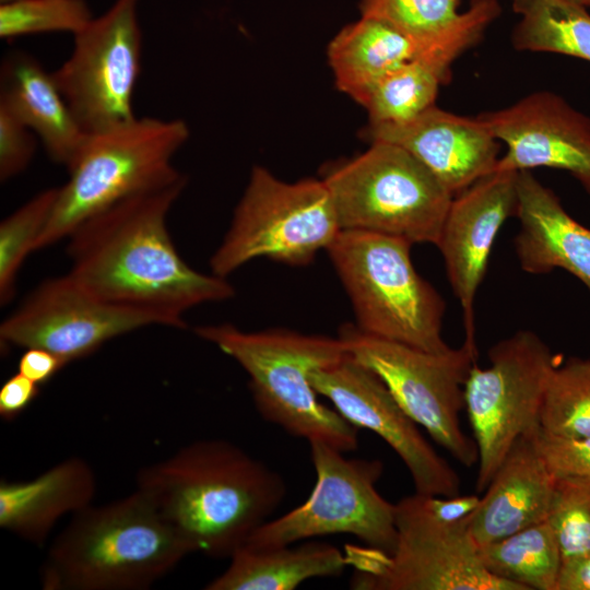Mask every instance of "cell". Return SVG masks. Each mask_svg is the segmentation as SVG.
<instances>
[{
    "label": "cell",
    "mask_w": 590,
    "mask_h": 590,
    "mask_svg": "<svg viewBox=\"0 0 590 590\" xmlns=\"http://www.w3.org/2000/svg\"><path fill=\"white\" fill-rule=\"evenodd\" d=\"M186 184L182 176L83 221L67 238L68 273L96 297L179 329L190 308L233 297L226 278L191 268L170 238L167 215Z\"/></svg>",
    "instance_id": "1"
},
{
    "label": "cell",
    "mask_w": 590,
    "mask_h": 590,
    "mask_svg": "<svg viewBox=\"0 0 590 590\" xmlns=\"http://www.w3.org/2000/svg\"><path fill=\"white\" fill-rule=\"evenodd\" d=\"M142 492L190 553L229 558L283 503V476L241 447L201 439L143 468Z\"/></svg>",
    "instance_id": "2"
},
{
    "label": "cell",
    "mask_w": 590,
    "mask_h": 590,
    "mask_svg": "<svg viewBox=\"0 0 590 590\" xmlns=\"http://www.w3.org/2000/svg\"><path fill=\"white\" fill-rule=\"evenodd\" d=\"M190 554L139 489L72 515L40 570L45 590H143Z\"/></svg>",
    "instance_id": "3"
},
{
    "label": "cell",
    "mask_w": 590,
    "mask_h": 590,
    "mask_svg": "<svg viewBox=\"0 0 590 590\" xmlns=\"http://www.w3.org/2000/svg\"><path fill=\"white\" fill-rule=\"evenodd\" d=\"M194 331L247 373L255 406L264 421L308 442L321 440L342 452L357 449L358 428L334 408L322 404L310 382L314 370L347 355L339 337L287 329L247 332L231 323L202 326Z\"/></svg>",
    "instance_id": "4"
},
{
    "label": "cell",
    "mask_w": 590,
    "mask_h": 590,
    "mask_svg": "<svg viewBox=\"0 0 590 590\" xmlns=\"http://www.w3.org/2000/svg\"><path fill=\"white\" fill-rule=\"evenodd\" d=\"M189 134L184 120L155 117H135L87 133L68 168V181L58 187L35 251L68 238L83 221L113 204L181 178L173 158Z\"/></svg>",
    "instance_id": "5"
},
{
    "label": "cell",
    "mask_w": 590,
    "mask_h": 590,
    "mask_svg": "<svg viewBox=\"0 0 590 590\" xmlns=\"http://www.w3.org/2000/svg\"><path fill=\"white\" fill-rule=\"evenodd\" d=\"M411 246L399 237L344 229L326 251L361 331L442 353L450 349L441 335L446 304L415 270Z\"/></svg>",
    "instance_id": "6"
},
{
    "label": "cell",
    "mask_w": 590,
    "mask_h": 590,
    "mask_svg": "<svg viewBox=\"0 0 590 590\" xmlns=\"http://www.w3.org/2000/svg\"><path fill=\"white\" fill-rule=\"evenodd\" d=\"M370 143L364 153L323 172L341 231L437 245L453 196L404 149Z\"/></svg>",
    "instance_id": "7"
},
{
    "label": "cell",
    "mask_w": 590,
    "mask_h": 590,
    "mask_svg": "<svg viewBox=\"0 0 590 590\" xmlns=\"http://www.w3.org/2000/svg\"><path fill=\"white\" fill-rule=\"evenodd\" d=\"M396 505L397 540L390 553L346 545L356 590H523L491 574L465 519L446 521L415 493Z\"/></svg>",
    "instance_id": "8"
},
{
    "label": "cell",
    "mask_w": 590,
    "mask_h": 590,
    "mask_svg": "<svg viewBox=\"0 0 590 590\" xmlns=\"http://www.w3.org/2000/svg\"><path fill=\"white\" fill-rule=\"evenodd\" d=\"M340 231L322 179L285 182L255 166L229 228L211 257V270L226 278L256 258L305 266L319 250H327Z\"/></svg>",
    "instance_id": "9"
},
{
    "label": "cell",
    "mask_w": 590,
    "mask_h": 590,
    "mask_svg": "<svg viewBox=\"0 0 590 590\" xmlns=\"http://www.w3.org/2000/svg\"><path fill=\"white\" fill-rule=\"evenodd\" d=\"M347 353L374 371L402 409L464 467L479 461L473 437L460 426L464 385L476 364V343L433 353L380 339L345 323L339 333Z\"/></svg>",
    "instance_id": "10"
},
{
    "label": "cell",
    "mask_w": 590,
    "mask_h": 590,
    "mask_svg": "<svg viewBox=\"0 0 590 590\" xmlns=\"http://www.w3.org/2000/svg\"><path fill=\"white\" fill-rule=\"evenodd\" d=\"M489 366L475 364L464 385V409L477 447L476 491L524 434L540 426V413L556 355L533 331L519 330L488 350Z\"/></svg>",
    "instance_id": "11"
},
{
    "label": "cell",
    "mask_w": 590,
    "mask_h": 590,
    "mask_svg": "<svg viewBox=\"0 0 590 590\" xmlns=\"http://www.w3.org/2000/svg\"><path fill=\"white\" fill-rule=\"evenodd\" d=\"M309 447L316 471L310 495L302 505L263 523L245 545L272 547L343 533L390 553L397 540L396 505L376 488L384 463L345 458L321 440L310 441Z\"/></svg>",
    "instance_id": "12"
},
{
    "label": "cell",
    "mask_w": 590,
    "mask_h": 590,
    "mask_svg": "<svg viewBox=\"0 0 590 590\" xmlns=\"http://www.w3.org/2000/svg\"><path fill=\"white\" fill-rule=\"evenodd\" d=\"M140 0H115L79 33L52 76L80 127L101 132L137 116L132 96L141 69Z\"/></svg>",
    "instance_id": "13"
},
{
    "label": "cell",
    "mask_w": 590,
    "mask_h": 590,
    "mask_svg": "<svg viewBox=\"0 0 590 590\" xmlns=\"http://www.w3.org/2000/svg\"><path fill=\"white\" fill-rule=\"evenodd\" d=\"M148 326H164L157 316L105 302L69 273L36 286L0 326L1 343L40 347L69 364L107 341Z\"/></svg>",
    "instance_id": "14"
},
{
    "label": "cell",
    "mask_w": 590,
    "mask_h": 590,
    "mask_svg": "<svg viewBox=\"0 0 590 590\" xmlns=\"http://www.w3.org/2000/svg\"><path fill=\"white\" fill-rule=\"evenodd\" d=\"M310 382L347 422L374 432L394 450L411 474L415 493L444 497L460 494L461 482L455 469L369 368L347 353L341 361L314 370Z\"/></svg>",
    "instance_id": "15"
},
{
    "label": "cell",
    "mask_w": 590,
    "mask_h": 590,
    "mask_svg": "<svg viewBox=\"0 0 590 590\" xmlns=\"http://www.w3.org/2000/svg\"><path fill=\"white\" fill-rule=\"evenodd\" d=\"M479 116L507 146L495 170H566L590 194V118L562 96L536 91Z\"/></svg>",
    "instance_id": "16"
},
{
    "label": "cell",
    "mask_w": 590,
    "mask_h": 590,
    "mask_svg": "<svg viewBox=\"0 0 590 590\" xmlns=\"http://www.w3.org/2000/svg\"><path fill=\"white\" fill-rule=\"evenodd\" d=\"M517 176L514 170H494L455 196L436 245L462 309L465 340L472 342L474 299L492 247L504 222L516 215Z\"/></svg>",
    "instance_id": "17"
},
{
    "label": "cell",
    "mask_w": 590,
    "mask_h": 590,
    "mask_svg": "<svg viewBox=\"0 0 590 590\" xmlns=\"http://www.w3.org/2000/svg\"><path fill=\"white\" fill-rule=\"evenodd\" d=\"M364 135L411 153L453 197L494 172L500 157V142L480 116H460L436 105L402 123H369Z\"/></svg>",
    "instance_id": "18"
},
{
    "label": "cell",
    "mask_w": 590,
    "mask_h": 590,
    "mask_svg": "<svg viewBox=\"0 0 590 590\" xmlns=\"http://www.w3.org/2000/svg\"><path fill=\"white\" fill-rule=\"evenodd\" d=\"M538 428L514 444L467 518L479 546L546 521L556 479L538 447Z\"/></svg>",
    "instance_id": "19"
},
{
    "label": "cell",
    "mask_w": 590,
    "mask_h": 590,
    "mask_svg": "<svg viewBox=\"0 0 590 590\" xmlns=\"http://www.w3.org/2000/svg\"><path fill=\"white\" fill-rule=\"evenodd\" d=\"M517 196L520 229L515 250L521 269L544 274L559 268L579 279L590 292V229L574 220L558 197L531 170L518 172Z\"/></svg>",
    "instance_id": "20"
},
{
    "label": "cell",
    "mask_w": 590,
    "mask_h": 590,
    "mask_svg": "<svg viewBox=\"0 0 590 590\" xmlns=\"http://www.w3.org/2000/svg\"><path fill=\"white\" fill-rule=\"evenodd\" d=\"M0 107L40 139L51 161L67 169L76 158L87 133L78 123L52 72L24 51L8 55L1 66Z\"/></svg>",
    "instance_id": "21"
},
{
    "label": "cell",
    "mask_w": 590,
    "mask_h": 590,
    "mask_svg": "<svg viewBox=\"0 0 590 590\" xmlns=\"http://www.w3.org/2000/svg\"><path fill=\"white\" fill-rule=\"evenodd\" d=\"M96 479L81 458H69L27 481L0 482V527L42 545L66 515L91 505Z\"/></svg>",
    "instance_id": "22"
},
{
    "label": "cell",
    "mask_w": 590,
    "mask_h": 590,
    "mask_svg": "<svg viewBox=\"0 0 590 590\" xmlns=\"http://www.w3.org/2000/svg\"><path fill=\"white\" fill-rule=\"evenodd\" d=\"M477 22H467L432 47L384 76L368 93L364 106L370 125L409 121L435 105L439 87L453 62L483 36Z\"/></svg>",
    "instance_id": "23"
},
{
    "label": "cell",
    "mask_w": 590,
    "mask_h": 590,
    "mask_svg": "<svg viewBox=\"0 0 590 590\" xmlns=\"http://www.w3.org/2000/svg\"><path fill=\"white\" fill-rule=\"evenodd\" d=\"M208 590H294L311 578L339 577L347 567L338 547L315 541L297 546L243 545Z\"/></svg>",
    "instance_id": "24"
},
{
    "label": "cell",
    "mask_w": 590,
    "mask_h": 590,
    "mask_svg": "<svg viewBox=\"0 0 590 590\" xmlns=\"http://www.w3.org/2000/svg\"><path fill=\"white\" fill-rule=\"evenodd\" d=\"M421 49L389 23L362 16L331 40L328 57L338 88L363 105L370 90Z\"/></svg>",
    "instance_id": "25"
},
{
    "label": "cell",
    "mask_w": 590,
    "mask_h": 590,
    "mask_svg": "<svg viewBox=\"0 0 590 590\" xmlns=\"http://www.w3.org/2000/svg\"><path fill=\"white\" fill-rule=\"evenodd\" d=\"M519 15L516 50L560 54L590 61V14L570 0H512Z\"/></svg>",
    "instance_id": "26"
},
{
    "label": "cell",
    "mask_w": 590,
    "mask_h": 590,
    "mask_svg": "<svg viewBox=\"0 0 590 590\" xmlns=\"http://www.w3.org/2000/svg\"><path fill=\"white\" fill-rule=\"evenodd\" d=\"M479 551L483 565L494 576L523 590H555L562 555L547 521L480 545Z\"/></svg>",
    "instance_id": "27"
},
{
    "label": "cell",
    "mask_w": 590,
    "mask_h": 590,
    "mask_svg": "<svg viewBox=\"0 0 590 590\" xmlns=\"http://www.w3.org/2000/svg\"><path fill=\"white\" fill-rule=\"evenodd\" d=\"M540 427L564 438L590 437V359L571 357L553 370Z\"/></svg>",
    "instance_id": "28"
},
{
    "label": "cell",
    "mask_w": 590,
    "mask_h": 590,
    "mask_svg": "<svg viewBox=\"0 0 590 590\" xmlns=\"http://www.w3.org/2000/svg\"><path fill=\"white\" fill-rule=\"evenodd\" d=\"M58 188L45 189L0 223V304L15 295L19 271L44 232L55 206Z\"/></svg>",
    "instance_id": "29"
},
{
    "label": "cell",
    "mask_w": 590,
    "mask_h": 590,
    "mask_svg": "<svg viewBox=\"0 0 590 590\" xmlns=\"http://www.w3.org/2000/svg\"><path fill=\"white\" fill-rule=\"evenodd\" d=\"M461 0H361L362 16L385 21L421 49L432 47L464 17Z\"/></svg>",
    "instance_id": "30"
},
{
    "label": "cell",
    "mask_w": 590,
    "mask_h": 590,
    "mask_svg": "<svg viewBox=\"0 0 590 590\" xmlns=\"http://www.w3.org/2000/svg\"><path fill=\"white\" fill-rule=\"evenodd\" d=\"M94 17L85 0H4L0 4V37L67 32L75 35Z\"/></svg>",
    "instance_id": "31"
},
{
    "label": "cell",
    "mask_w": 590,
    "mask_h": 590,
    "mask_svg": "<svg viewBox=\"0 0 590 590\" xmlns=\"http://www.w3.org/2000/svg\"><path fill=\"white\" fill-rule=\"evenodd\" d=\"M546 521L562 559L590 553V483L556 479Z\"/></svg>",
    "instance_id": "32"
},
{
    "label": "cell",
    "mask_w": 590,
    "mask_h": 590,
    "mask_svg": "<svg viewBox=\"0 0 590 590\" xmlns=\"http://www.w3.org/2000/svg\"><path fill=\"white\" fill-rule=\"evenodd\" d=\"M535 439L555 479L590 483V437L564 438L539 427Z\"/></svg>",
    "instance_id": "33"
},
{
    "label": "cell",
    "mask_w": 590,
    "mask_h": 590,
    "mask_svg": "<svg viewBox=\"0 0 590 590\" xmlns=\"http://www.w3.org/2000/svg\"><path fill=\"white\" fill-rule=\"evenodd\" d=\"M36 151V134L7 109L0 107V180L27 168Z\"/></svg>",
    "instance_id": "34"
},
{
    "label": "cell",
    "mask_w": 590,
    "mask_h": 590,
    "mask_svg": "<svg viewBox=\"0 0 590 590\" xmlns=\"http://www.w3.org/2000/svg\"><path fill=\"white\" fill-rule=\"evenodd\" d=\"M39 385L21 373L10 376L0 388V416L13 421L37 398Z\"/></svg>",
    "instance_id": "35"
},
{
    "label": "cell",
    "mask_w": 590,
    "mask_h": 590,
    "mask_svg": "<svg viewBox=\"0 0 590 590\" xmlns=\"http://www.w3.org/2000/svg\"><path fill=\"white\" fill-rule=\"evenodd\" d=\"M67 364L58 355L40 347L24 349L17 362V371L36 382H48Z\"/></svg>",
    "instance_id": "36"
},
{
    "label": "cell",
    "mask_w": 590,
    "mask_h": 590,
    "mask_svg": "<svg viewBox=\"0 0 590 590\" xmlns=\"http://www.w3.org/2000/svg\"><path fill=\"white\" fill-rule=\"evenodd\" d=\"M480 498L477 495L459 494L449 497L427 495V503L438 518L446 521H461L476 509Z\"/></svg>",
    "instance_id": "37"
},
{
    "label": "cell",
    "mask_w": 590,
    "mask_h": 590,
    "mask_svg": "<svg viewBox=\"0 0 590 590\" xmlns=\"http://www.w3.org/2000/svg\"><path fill=\"white\" fill-rule=\"evenodd\" d=\"M555 590H590V553L562 559Z\"/></svg>",
    "instance_id": "38"
},
{
    "label": "cell",
    "mask_w": 590,
    "mask_h": 590,
    "mask_svg": "<svg viewBox=\"0 0 590 590\" xmlns=\"http://www.w3.org/2000/svg\"><path fill=\"white\" fill-rule=\"evenodd\" d=\"M582 4H583L585 7H590V0H583Z\"/></svg>",
    "instance_id": "39"
},
{
    "label": "cell",
    "mask_w": 590,
    "mask_h": 590,
    "mask_svg": "<svg viewBox=\"0 0 590 590\" xmlns=\"http://www.w3.org/2000/svg\"><path fill=\"white\" fill-rule=\"evenodd\" d=\"M570 1L578 2V3H581V4L583 2V0H570Z\"/></svg>",
    "instance_id": "40"
},
{
    "label": "cell",
    "mask_w": 590,
    "mask_h": 590,
    "mask_svg": "<svg viewBox=\"0 0 590 590\" xmlns=\"http://www.w3.org/2000/svg\"><path fill=\"white\" fill-rule=\"evenodd\" d=\"M1 1H4V0H1Z\"/></svg>",
    "instance_id": "41"
}]
</instances>
